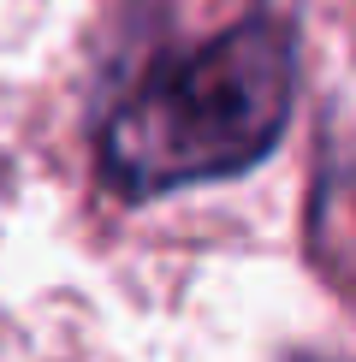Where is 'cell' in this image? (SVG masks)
<instances>
[{"label":"cell","mask_w":356,"mask_h":362,"mask_svg":"<svg viewBox=\"0 0 356 362\" xmlns=\"http://www.w3.org/2000/svg\"><path fill=\"white\" fill-rule=\"evenodd\" d=\"M297 101V36L279 18H244L202 48L160 59L101 131V178L131 196H167L256 167Z\"/></svg>","instance_id":"cell-1"},{"label":"cell","mask_w":356,"mask_h":362,"mask_svg":"<svg viewBox=\"0 0 356 362\" xmlns=\"http://www.w3.org/2000/svg\"><path fill=\"white\" fill-rule=\"evenodd\" d=\"M309 250L333 285L356 291V160H326L309 208Z\"/></svg>","instance_id":"cell-2"}]
</instances>
